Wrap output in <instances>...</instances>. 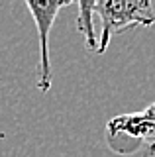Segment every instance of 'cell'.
Returning a JSON list of instances; mask_svg holds the SVG:
<instances>
[{
    "label": "cell",
    "instance_id": "1",
    "mask_svg": "<svg viewBox=\"0 0 155 157\" xmlns=\"http://www.w3.org/2000/svg\"><path fill=\"white\" fill-rule=\"evenodd\" d=\"M108 149L116 155L130 157L142 153L155 155V102L143 110L118 114L110 118L104 128Z\"/></svg>",
    "mask_w": 155,
    "mask_h": 157
},
{
    "label": "cell",
    "instance_id": "2",
    "mask_svg": "<svg viewBox=\"0 0 155 157\" xmlns=\"http://www.w3.org/2000/svg\"><path fill=\"white\" fill-rule=\"evenodd\" d=\"M93 10L102 24L96 53H104L108 49L114 33L135 26L147 28L155 24V10L149 0H93Z\"/></svg>",
    "mask_w": 155,
    "mask_h": 157
},
{
    "label": "cell",
    "instance_id": "3",
    "mask_svg": "<svg viewBox=\"0 0 155 157\" xmlns=\"http://www.w3.org/2000/svg\"><path fill=\"white\" fill-rule=\"evenodd\" d=\"M71 4V0H26V6L36 22L37 39H40V69H37V90L40 92H49L53 81L49 61V32L53 28V22L57 20L59 10Z\"/></svg>",
    "mask_w": 155,
    "mask_h": 157
},
{
    "label": "cell",
    "instance_id": "4",
    "mask_svg": "<svg viewBox=\"0 0 155 157\" xmlns=\"http://www.w3.org/2000/svg\"><path fill=\"white\" fill-rule=\"evenodd\" d=\"M77 8H79L77 28H79V32L85 36L86 49H89V51H98V41H96L94 28H93V16H94L93 0H81V2H77Z\"/></svg>",
    "mask_w": 155,
    "mask_h": 157
}]
</instances>
